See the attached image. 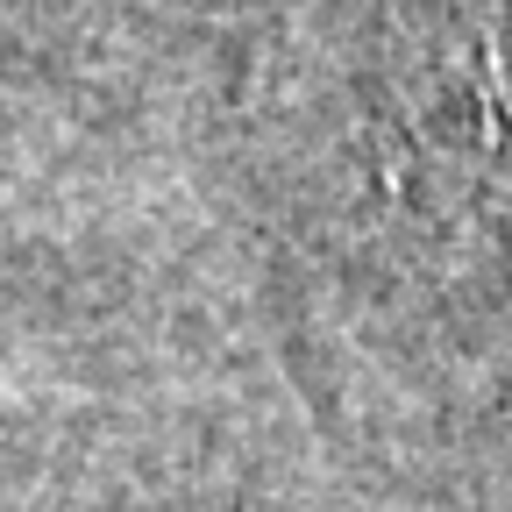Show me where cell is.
<instances>
[{
    "mask_svg": "<svg viewBox=\"0 0 512 512\" xmlns=\"http://www.w3.org/2000/svg\"><path fill=\"white\" fill-rule=\"evenodd\" d=\"M427 8V157L441 214L470 249L512 349V0H420Z\"/></svg>",
    "mask_w": 512,
    "mask_h": 512,
    "instance_id": "6da1fadb",
    "label": "cell"
}]
</instances>
